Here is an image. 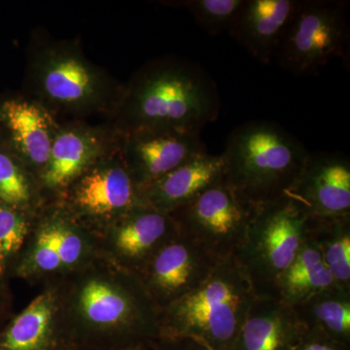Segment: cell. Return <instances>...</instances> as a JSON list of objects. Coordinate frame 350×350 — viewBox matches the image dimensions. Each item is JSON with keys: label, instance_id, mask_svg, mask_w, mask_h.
I'll return each instance as SVG.
<instances>
[{"label": "cell", "instance_id": "6da1fadb", "mask_svg": "<svg viewBox=\"0 0 350 350\" xmlns=\"http://www.w3.org/2000/svg\"><path fill=\"white\" fill-rule=\"evenodd\" d=\"M217 86L200 64L178 57L148 62L124 85L109 125L119 135L170 131L200 135L217 120Z\"/></svg>", "mask_w": 350, "mask_h": 350}, {"label": "cell", "instance_id": "7a4b0ae2", "mask_svg": "<svg viewBox=\"0 0 350 350\" xmlns=\"http://www.w3.org/2000/svg\"><path fill=\"white\" fill-rule=\"evenodd\" d=\"M27 79L29 96L57 120L110 118L124 92L123 84L85 56L78 41L41 36L31 42Z\"/></svg>", "mask_w": 350, "mask_h": 350}, {"label": "cell", "instance_id": "3957f363", "mask_svg": "<svg viewBox=\"0 0 350 350\" xmlns=\"http://www.w3.org/2000/svg\"><path fill=\"white\" fill-rule=\"evenodd\" d=\"M310 152L286 130L271 122L243 124L228 137L223 180L253 206L286 197L298 180Z\"/></svg>", "mask_w": 350, "mask_h": 350}, {"label": "cell", "instance_id": "277c9868", "mask_svg": "<svg viewBox=\"0 0 350 350\" xmlns=\"http://www.w3.org/2000/svg\"><path fill=\"white\" fill-rule=\"evenodd\" d=\"M236 257L219 262L197 289L163 308L161 337L188 338L229 350L255 299Z\"/></svg>", "mask_w": 350, "mask_h": 350}, {"label": "cell", "instance_id": "5b68a950", "mask_svg": "<svg viewBox=\"0 0 350 350\" xmlns=\"http://www.w3.org/2000/svg\"><path fill=\"white\" fill-rule=\"evenodd\" d=\"M310 217L287 196L255 207L245 239L236 255L255 296L278 298V283L305 241Z\"/></svg>", "mask_w": 350, "mask_h": 350}, {"label": "cell", "instance_id": "8992f818", "mask_svg": "<svg viewBox=\"0 0 350 350\" xmlns=\"http://www.w3.org/2000/svg\"><path fill=\"white\" fill-rule=\"evenodd\" d=\"M347 2L300 0L275 59L295 76L315 75L334 57L349 51Z\"/></svg>", "mask_w": 350, "mask_h": 350}, {"label": "cell", "instance_id": "52a82bcc", "mask_svg": "<svg viewBox=\"0 0 350 350\" xmlns=\"http://www.w3.org/2000/svg\"><path fill=\"white\" fill-rule=\"evenodd\" d=\"M255 207L239 199L222 180L170 214L179 234L221 262L236 257Z\"/></svg>", "mask_w": 350, "mask_h": 350}, {"label": "cell", "instance_id": "ba28073f", "mask_svg": "<svg viewBox=\"0 0 350 350\" xmlns=\"http://www.w3.org/2000/svg\"><path fill=\"white\" fill-rule=\"evenodd\" d=\"M68 188L71 207L94 219H121L144 204L124 160L120 137L111 150L100 157Z\"/></svg>", "mask_w": 350, "mask_h": 350}, {"label": "cell", "instance_id": "9c48e42d", "mask_svg": "<svg viewBox=\"0 0 350 350\" xmlns=\"http://www.w3.org/2000/svg\"><path fill=\"white\" fill-rule=\"evenodd\" d=\"M119 135L109 124L92 125L84 120L59 122L40 183L64 190L117 144Z\"/></svg>", "mask_w": 350, "mask_h": 350}, {"label": "cell", "instance_id": "30bf717a", "mask_svg": "<svg viewBox=\"0 0 350 350\" xmlns=\"http://www.w3.org/2000/svg\"><path fill=\"white\" fill-rule=\"evenodd\" d=\"M119 137L124 160L139 192L182 163L207 152L200 135L181 131H137Z\"/></svg>", "mask_w": 350, "mask_h": 350}, {"label": "cell", "instance_id": "8fae6325", "mask_svg": "<svg viewBox=\"0 0 350 350\" xmlns=\"http://www.w3.org/2000/svg\"><path fill=\"white\" fill-rule=\"evenodd\" d=\"M218 262L199 244L179 234L146 262L147 286L157 301L167 308L197 289Z\"/></svg>", "mask_w": 350, "mask_h": 350}, {"label": "cell", "instance_id": "7c38bea8", "mask_svg": "<svg viewBox=\"0 0 350 350\" xmlns=\"http://www.w3.org/2000/svg\"><path fill=\"white\" fill-rule=\"evenodd\" d=\"M59 126V120L29 96L0 103L1 135L39 182Z\"/></svg>", "mask_w": 350, "mask_h": 350}, {"label": "cell", "instance_id": "4fadbf2b", "mask_svg": "<svg viewBox=\"0 0 350 350\" xmlns=\"http://www.w3.org/2000/svg\"><path fill=\"white\" fill-rule=\"evenodd\" d=\"M287 197L320 218L350 215V162L340 153H310Z\"/></svg>", "mask_w": 350, "mask_h": 350}, {"label": "cell", "instance_id": "5bb4252c", "mask_svg": "<svg viewBox=\"0 0 350 350\" xmlns=\"http://www.w3.org/2000/svg\"><path fill=\"white\" fill-rule=\"evenodd\" d=\"M300 0H244L228 33L259 61L275 59Z\"/></svg>", "mask_w": 350, "mask_h": 350}, {"label": "cell", "instance_id": "9a60e30c", "mask_svg": "<svg viewBox=\"0 0 350 350\" xmlns=\"http://www.w3.org/2000/svg\"><path fill=\"white\" fill-rule=\"evenodd\" d=\"M306 334L292 306L255 297L229 350H296Z\"/></svg>", "mask_w": 350, "mask_h": 350}, {"label": "cell", "instance_id": "2e32d148", "mask_svg": "<svg viewBox=\"0 0 350 350\" xmlns=\"http://www.w3.org/2000/svg\"><path fill=\"white\" fill-rule=\"evenodd\" d=\"M222 156L204 152L140 190L145 204L170 213L223 180Z\"/></svg>", "mask_w": 350, "mask_h": 350}, {"label": "cell", "instance_id": "e0dca14e", "mask_svg": "<svg viewBox=\"0 0 350 350\" xmlns=\"http://www.w3.org/2000/svg\"><path fill=\"white\" fill-rule=\"evenodd\" d=\"M115 234L117 248L131 260L149 259L179 234L178 228L170 213L142 204L121 218Z\"/></svg>", "mask_w": 350, "mask_h": 350}, {"label": "cell", "instance_id": "ac0fdd59", "mask_svg": "<svg viewBox=\"0 0 350 350\" xmlns=\"http://www.w3.org/2000/svg\"><path fill=\"white\" fill-rule=\"evenodd\" d=\"M135 299L119 291L107 283L92 280L83 288L80 306L85 317L100 326L140 325L157 333L155 324L142 314V308Z\"/></svg>", "mask_w": 350, "mask_h": 350}, {"label": "cell", "instance_id": "d6986e66", "mask_svg": "<svg viewBox=\"0 0 350 350\" xmlns=\"http://www.w3.org/2000/svg\"><path fill=\"white\" fill-rule=\"evenodd\" d=\"M293 308L306 332L350 347V292L331 287Z\"/></svg>", "mask_w": 350, "mask_h": 350}, {"label": "cell", "instance_id": "ffe728a7", "mask_svg": "<svg viewBox=\"0 0 350 350\" xmlns=\"http://www.w3.org/2000/svg\"><path fill=\"white\" fill-rule=\"evenodd\" d=\"M334 286L335 282L319 248L306 234L298 254L278 283V298L295 306Z\"/></svg>", "mask_w": 350, "mask_h": 350}, {"label": "cell", "instance_id": "44dd1931", "mask_svg": "<svg viewBox=\"0 0 350 350\" xmlns=\"http://www.w3.org/2000/svg\"><path fill=\"white\" fill-rule=\"evenodd\" d=\"M306 234L319 248L336 286L350 292V215L310 216Z\"/></svg>", "mask_w": 350, "mask_h": 350}, {"label": "cell", "instance_id": "7402d4cb", "mask_svg": "<svg viewBox=\"0 0 350 350\" xmlns=\"http://www.w3.org/2000/svg\"><path fill=\"white\" fill-rule=\"evenodd\" d=\"M54 308V298L50 293L34 299L0 336V350L47 349Z\"/></svg>", "mask_w": 350, "mask_h": 350}, {"label": "cell", "instance_id": "603a6c76", "mask_svg": "<svg viewBox=\"0 0 350 350\" xmlns=\"http://www.w3.org/2000/svg\"><path fill=\"white\" fill-rule=\"evenodd\" d=\"M31 175L0 133V202L27 209L34 196Z\"/></svg>", "mask_w": 350, "mask_h": 350}, {"label": "cell", "instance_id": "cb8c5ba5", "mask_svg": "<svg viewBox=\"0 0 350 350\" xmlns=\"http://www.w3.org/2000/svg\"><path fill=\"white\" fill-rule=\"evenodd\" d=\"M244 0H183L172 2L192 14L198 25L211 36L229 31Z\"/></svg>", "mask_w": 350, "mask_h": 350}, {"label": "cell", "instance_id": "d4e9b609", "mask_svg": "<svg viewBox=\"0 0 350 350\" xmlns=\"http://www.w3.org/2000/svg\"><path fill=\"white\" fill-rule=\"evenodd\" d=\"M25 211L0 202V278L5 273L9 260L20 250L29 232Z\"/></svg>", "mask_w": 350, "mask_h": 350}, {"label": "cell", "instance_id": "484cf974", "mask_svg": "<svg viewBox=\"0 0 350 350\" xmlns=\"http://www.w3.org/2000/svg\"><path fill=\"white\" fill-rule=\"evenodd\" d=\"M52 228L55 245L61 259L62 266H68L78 261L82 253V241L72 231L63 218L57 217L48 221Z\"/></svg>", "mask_w": 350, "mask_h": 350}, {"label": "cell", "instance_id": "4316f807", "mask_svg": "<svg viewBox=\"0 0 350 350\" xmlns=\"http://www.w3.org/2000/svg\"><path fill=\"white\" fill-rule=\"evenodd\" d=\"M32 262L36 269L44 271H55L62 266L49 222L46 223L39 232Z\"/></svg>", "mask_w": 350, "mask_h": 350}, {"label": "cell", "instance_id": "83f0119b", "mask_svg": "<svg viewBox=\"0 0 350 350\" xmlns=\"http://www.w3.org/2000/svg\"><path fill=\"white\" fill-rule=\"evenodd\" d=\"M296 350H350V347L335 342L321 334L306 332Z\"/></svg>", "mask_w": 350, "mask_h": 350}, {"label": "cell", "instance_id": "f1b7e54d", "mask_svg": "<svg viewBox=\"0 0 350 350\" xmlns=\"http://www.w3.org/2000/svg\"><path fill=\"white\" fill-rule=\"evenodd\" d=\"M155 350H211L188 338L161 337Z\"/></svg>", "mask_w": 350, "mask_h": 350}, {"label": "cell", "instance_id": "f546056e", "mask_svg": "<svg viewBox=\"0 0 350 350\" xmlns=\"http://www.w3.org/2000/svg\"></svg>", "mask_w": 350, "mask_h": 350}]
</instances>
